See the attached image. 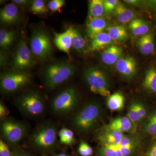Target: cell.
<instances>
[{
	"instance_id": "cell-35",
	"label": "cell",
	"mask_w": 156,
	"mask_h": 156,
	"mask_svg": "<svg viewBox=\"0 0 156 156\" xmlns=\"http://www.w3.org/2000/svg\"><path fill=\"white\" fill-rule=\"evenodd\" d=\"M65 1L64 0H53L50 1L48 4V8L53 12L60 10L64 6Z\"/></svg>"
},
{
	"instance_id": "cell-34",
	"label": "cell",
	"mask_w": 156,
	"mask_h": 156,
	"mask_svg": "<svg viewBox=\"0 0 156 156\" xmlns=\"http://www.w3.org/2000/svg\"><path fill=\"white\" fill-rule=\"evenodd\" d=\"M119 2L117 0H105L103 1L104 13L110 14L114 11L116 6Z\"/></svg>"
},
{
	"instance_id": "cell-42",
	"label": "cell",
	"mask_w": 156,
	"mask_h": 156,
	"mask_svg": "<svg viewBox=\"0 0 156 156\" xmlns=\"http://www.w3.org/2000/svg\"><path fill=\"white\" fill-rule=\"evenodd\" d=\"M12 156H30L28 154L24 153H16L12 154Z\"/></svg>"
},
{
	"instance_id": "cell-15",
	"label": "cell",
	"mask_w": 156,
	"mask_h": 156,
	"mask_svg": "<svg viewBox=\"0 0 156 156\" xmlns=\"http://www.w3.org/2000/svg\"><path fill=\"white\" fill-rule=\"evenodd\" d=\"M147 109L144 105L139 101H131L128 107L127 116L136 126L146 116Z\"/></svg>"
},
{
	"instance_id": "cell-33",
	"label": "cell",
	"mask_w": 156,
	"mask_h": 156,
	"mask_svg": "<svg viewBox=\"0 0 156 156\" xmlns=\"http://www.w3.org/2000/svg\"><path fill=\"white\" fill-rule=\"evenodd\" d=\"M78 152L82 156H91L93 154L92 147L84 140H81L79 147Z\"/></svg>"
},
{
	"instance_id": "cell-28",
	"label": "cell",
	"mask_w": 156,
	"mask_h": 156,
	"mask_svg": "<svg viewBox=\"0 0 156 156\" xmlns=\"http://www.w3.org/2000/svg\"><path fill=\"white\" fill-rule=\"evenodd\" d=\"M87 41L80 31L73 27L72 48L78 52H82L85 50Z\"/></svg>"
},
{
	"instance_id": "cell-16",
	"label": "cell",
	"mask_w": 156,
	"mask_h": 156,
	"mask_svg": "<svg viewBox=\"0 0 156 156\" xmlns=\"http://www.w3.org/2000/svg\"><path fill=\"white\" fill-rule=\"evenodd\" d=\"M107 126L113 130L122 133H134L136 131V126L127 116L119 117L112 120Z\"/></svg>"
},
{
	"instance_id": "cell-25",
	"label": "cell",
	"mask_w": 156,
	"mask_h": 156,
	"mask_svg": "<svg viewBox=\"0 0 156 156\" xmlns=\"http://www.w3.org/2000/svg\"><path fill=\"white\" fill-rule=\"evenodd\" d=\"M107 33L115 42L125 41L128 39L127 29L123 25L108 27L106 29Z\"/></svg>"
},
{
	"instance_id": "cell-30",
	"label": "cell",
	"mask_w": 156,
	"mask_h": 156,
	"mask_svg": "<svg viewBox=\"0 0 156 156\" xmlns=\"http://www.w3.org/2000/svg\"><path fill=\"white\" fill-rule=\"evenodd\" d=\"M59 141L62 144L71 145L75 142V137L73 132L68 128H63L58 132Z\"/></svg>"
},
{
	"instance_id": "cell-18",
	"label": "cell",
	"mask_w": 156,
	"mask_h": 156,
	"mask_svg": "<svg viewBox=\"0 0 156 156\" xmlns=\"http://www.w3.org/2000/svg\"><path fill=\"white\" fill-rule=\"evenodd\" d=\"M108 21L102 17L88 19L87 25V36L92 38L96 35L104 32L108 27Z\"/></svg>"
},
{
	"instance_id": "cell-17",
	"label": "cell",
	"mask_w": 156,
	"mask_h": 156,
	"mask_svg": "<svg viewBox=\"0 0 156 156\" xmlns=\"http://www.w3.org/2000/svg\"><path fill=\"white\" fill-rule=\"evenodd\" d=\"M123 49L118 45L112 44L103 50L101 53V58L105 64L112 65L116 63L122 57Z\"/></svg>"
},
{
	"instance_id": "cell-11",
	"label": "cell",
	"mask_w": 156,
	"mask_h": 156,
	"mask_svg": "<svg viewBox=\"0 0 156 156\" xmlns=\"http://www.w3.org/2000/svg\"><path fill=\"white\" fill-rule=\"evenodd\" d=\"M35 62L33 54L22 37L17 45L13 60V65L16 70L25 71L33 66Z\"/></svg>"
},
{
	"instance_id": "cell-9",
	"label": "cell",
	"mask_w": 156,
	"mask_h": 156,
	"mask_svg": "<svg viewBox=\"0 0 156 156\" xmlns=\"http://www.w3.org/2000/svg\"><path fill=\"white\" fill-rule=\"evenodd\" d=\"M30 80V75L25 71L15 70L4 73L0 78L1 89L6 93H13L27 86Z\"/></svg>"
},
{
	"instance_id": "cell-39",
	"label": "cell",
	"mask_w": 156,
	"mask_h": 156,
	"mask_svg": "<svg viewBox=\"0 0 156 156\" xmlns=\"http://www.w3.org/2000/svg\"><path fill=\"white\" fill-rule=\"evenodd\" d=\"M12 2L14 3L17 5H26L29 3V1L27 0H13L12 1Z\"/></svg>"
},
{
	"instance_id": "cell-19",
	"label": "cell",
	"mask_w": 156,
	"mask_h": 156,
	"mask_svg": "<svg viewBox=\"0 0 156 156\" xmlns=\"http://www.w3.org/2000/svg\"><path fill=\"white\" fill-rule=\"evenodd\" d=\"M115 43L107 33L103 32L91 38V43L87 49L88 52H93L105 49Z\"/></svg>"
},
{
	"instance_id": "cell-8",
	"label": "cell",
	"mask_w": 156,
	"mask_h": 156,
	"mask_svg": "<svg viewBox=\"0 0 156 156\" xmlns=\"http://www.w3.org/2000/svg\"><path fill=\"white\" fill-rule=\"evenodd\" d=\"M138 138L133 135H125L122 141L115 145L100 146V156H131L139 146Z\"/></svg>"
},
{
	"instance_id": "cell-38",
	"label": "cell",
	"mask_w": 156,
	"mask_h": 156,
	"mask_svg": "<svg viewBox=\"0 0 156 156\" xmlns=\"http://www.w3.org/2000/svg\"><path fill=\"white\" fill-rule=\"evenodd\" d=\"M144 156H156V140L151 146Z\"/></svg>"
},
{
	"instance_id": "cell-20",
	"label": "cell",
	"mask_w": 156,
	"mask_h": 156,
	"mask_svg": "<svg viewBox=\"0 0 156 156\" xmlns=\"http://www.w3.org/2000/svg\"><path fill=\"white\" fill-rule=\"evenodd\" d=\"M19 16L18 8L13 2L5 5L1 9L0 12L1 22L5 24H11L16 22Z\"/></svg>"
},
{
	"instance_id": "cell-26",
	"label": "cell",
	"mask_w": 156,
	"mask_h": 156,
	"mask_svg": "<svg viewBox=\"0 0 156 156\" xmlns=\"http://www.w3.org/2000/svg\"><path fill=\"white\" fill-rule=\"evenodd\" d=\"M125 101V97L122 93L115 92L108 97L107 106L111 111H120L124 108Z\"/></svg>"
},
{
	"instance_id": "cell-41",
	"label": "cell",
	"mask_w": 156,
	"mask_h": 156,
	"mask_svg": "<svg viewBox=\"0 0 156 156\" xmlns=\"http://www.w3.org/2000/svg\"><path fill=\"white\" fill-rule=\"evenodd\" d=\"M150 5L152 7V9H153L155 11H156V0L155 1H150Z\"/></svg>"
},
{
	"instance_id": "cell-29",
	"label": "cell",
	"mask_w": 156,
	"mask_h": 156,
	"mask_svg": "<svg viewBox=\"0 0 156 156\" xmlns=\"http://www.w3.org/2000/svg\"><path fill=\"white\" fill-rule=\"evenodd\" d=\"M16 38V33L5 29L0 30V46L4 49H8Z\"/></svg>"
},
{
	"instance_id": "cell-4",
	"label": "cell",
	"mask_w": 156,
	"mask_h": 156,
	"mask_svg": "<svg viewBox=\"0 0 156 156\" xmlns=\"http://www.w3.org/2000/svg\"><path fill=\"white\" fill-rule=\"evenodd\" d=\"M16 105L23 114L29 117L39 116L45 110L44 101L37 92L29 91L17 98Z\"/></svg>"
},
{
	"instance_id": "cell-22",
	"label": "cell",
	"mask_w": 156,
	"mask_h": 156,
	"mask_svg": "<svg viewBox=\"0 0 156 156\" xmlns=\"http://www.w3.org/2000/svg\"><path fill=\"white\" fill-rule=\"evenodd\" d=\"M113 12L115 19L118 22L123 24L131 22L135 17L134 11L122 3H118Z\"/></svg>"
},
{
	"instance_id": "cell-5",
	"label": "cell",
	"mask_w": 156,
	"mask_h": 156,
	"mask_svg": "<svg viewBox=\"0 0 156 156\" xmlns=\"http://www.w3.org/2000/svg\"><path fill=\"white\" fill-rule=\"evenodd\" d=\"M83 77L92 93L107 97L111 95L108 77L101 69L89 67L84 72Z\"/></svg>"
},
{
	"instance_id": "cell-37",
	"label": "cell",
	"mask_w": 156,
	"mask_h": 156,
	"mask_svg": "<svg viewBox=\"0 0 156 156\" xmlns=\"http://www.w3.org/2000/svg\"><path fill=\"white\" fill-rule=\"evenodd\" d=\"M9 114V109L7 107L4 105L2 102L1 101L0 103V118L1 120L5 119V118Z\"/></svg>"
},
{
	"instance_id": "cell-24",
	"label": "cell",
	"mask_w": 156,
	"mask_h": 156,
	"mask_svg": "<svg viewBox=\"0 0 156 156\" xmlns=\"http://www.w3.org/2000/svg\"><path fill=\"white\" fill-rule=\"evenodd\" d=\"M129 28L134 35L142 36L150 32V26L144 20L134 18L129 23Z\"/></svg>"
},
{
	"instance_id": "cell-3",
	"label": "cell",
	"mask_w": 156,
	"mask_h": 156,
	"mask_svg": "<svg viewBox=\"0 0 156 156\" xmlns=\"http://www.w3.org/2000/svg\"><path fill=\"white\" fill-rule=\"evenodd\" d=\"M58 132L53 124H45L36 129L30 138L31 144L41 150H49L55 147L57 142Z\"/></svg>"
},
{
	"instance_id": "cell-2",
	"label": "cell",
	"mask_w": 156,
	"mask_h": 156,
	"mask_svg": "<svg viewBox=\"0 0 156 156\" xmlns=\"http://www.w3.org/2000/svg\"><path fill=\"white\" fill-rule=\"evenodd\" d=\"M75 67L68 62H58L48 66L44 73L45 85L49 89H55L72 77Z\"/></svg>"
},
{
	"instance_id": "cell-10",
	"label": "cell",
	"mask_w": 156,
	"mask_h": 156,
	"mask_svg": "<svg viewBox=\"0 0 156 156\" xmlns=\"http://www.w3.org/2000/svg\"><path fill=\"white\" fill-rule=\"evenodd\" d=\"M30 46L34 56L39 59L48 58L52 53L51 40L47 33L42 30L34 32L31 38Z\"/></svg>"
},
{
	"instance_id": "cell-32",
	"label": "cell",
	"mask_w": 156,
	"mask_h": 156,
	"mask_svg": "<svg viewBox=\"0 0 156 156\" xmlns=\"http://www.w3.org/2000/svg\"><path fill=\"white\" fill-rule=\"evenodd\" d=\"M31 10L34 13L38 14H44L48 11V8L44 1L35 0L32 5Z\"/></svg>"
},
{
	"instance_id": "cell-36",
	"label": "cell",
	"mask_w": 156,
	"mask_h": 156,
	"mask_svg": "<svg viewBox=\"0 0 156 156\" xmlns=\"http://www.w3.org/2000/svg\"><path fill=\"white\" fill-rule=\"evenodd\" d=\"M11 151L5 141L0 140V156H12Z\"/></svg>"
},
{
	"instance_id": "cell-1",
	"label": "cell",
	"mask_w": 156,
	"mask_h": 156,
	"mask_svg": "<svg viewBox=\"0 0 156 156\" xmlns=\"http://www.w3.org/2000/svg\"><path fill=\"white\" fill-rule=\"evenodd\" d=\"M102 114L103 109L100 104L96 101H90L73 116L72 126L78 132L87 133L97 126Z\"/></svg>"
},
{
	"instance_id": "cell-43",
	"label": "cell",
	"mask_w": 156,
	"mask_h": 156,
	"mask_svg": "<svg viewBox=\"0 0 156 156\" xmlns=\"http://www.w3.org/2000/svg\"><path fill=\"white\" fill-rule=\"evenodd\" d=\"M53 156H69L68 155L66 154H65L63 153H60L58 154H56L55 155Z\"/></svg>"
},
{
	"instance_id": "cell-31",
	"label": "cell",
	"mask_w": 156,
	"mask_h": 156,
	"mask_svg": "<svg viewBox=\"0 0 156 156\" xmlns=\"http://www.w3.org/2000/svg\"><path fill=\"white\" fill-rule=\"evenodd\" d=\"M143 132L148 135L156 134V111L148 118L144 126Z\"/></svg>"
},
{
	"instance_id": "cell-40",
	"label": "cell",
	"mask_w": 156,
	"mask_h": 156,
	"mask_svg": "<svg viewBox=\"0 0 156 156\" xmlns=\"http://www.w3.org/2000/svg\"><path fill=\"white\" fill-rule=\"evenodd\" d=\"M125 2L134 6L138 5L140 3V1H136V0H127V1H125Z\"/></svg>"
},
{
	"instance_id": "cell-12",
	"label": "cell",
	"mask_w": 156,
	"mask_h": 156,
	"mask_svg": "<svg viewBox=\"0 0 156 156\" xmlns=\"http://www.w3.org/2000/svg\"><path fill=\"white\" fill-rule=\"evenodd\" d=\"M125 134L105 126L99 131L97 135L98 141L100 146L116 145L119 143Z\"/></svg>"
},
{
	"instance_id": "cell-27",
	"label": "cell",
	"mask_w": 156,
	"mask_h": 156,
	"mask_svg": "<svg viewBox=\"0 0 156 156\" xmlns=\"http://www.w3.org/2000/svg\"><path fill=\"white\" fill-rule=\"evenodd\" d=\"M104 13L103 1L92 0L89 2L88 19L101 17Z\"/></svg>"
},
{
	"instance_id": "cell-13",
	"label": "cell",
	"mask_w": 156,
	"mask_h": 156,
	"mask_svg": "<svg viewBox=\"0 0 156 156\" xmlns=\"http://www.w3.org/2000/svg\"><path fill=\"white\" fill-rule=\"evenodd\" d=\"M116 68L120 74L127 80L134 77L137 72L136 60L130 56L121 57L116 63Z\"/></svg>"
},
{
	"instance_id": "cell-7",
	"label": "cell",
	"mask_w": 156,
	"mask_h": 156,
	"mask_svg": "<svg viewBox=\"0 0 156 156\" xmlns=\"http://www.w3.org/2000/svg\"><path fill=\"white\" fill-rule=\"evenodd\" d=\"M1 134L7 144L15 146L19 144L25 137L27 132V128L25 124L12 119H6L1 124Z\"/></svg>"
},
{
	"instance_id": "cell-21",
	"label": "cell",
	"mask_w": 156,
	"mask_h": 156,
	"mask_svg": "<svg viewBox=\"0 0 156 156\" xmlns=\"http://www.w3.org/2000/svg\"><path fill=\"white\" fill-rule=\"evenodd\" d=\"M137 48L140 53L144 55H149L154 50V34L150 32L142 36L137 41Z\"/></svg>"
},
{
	"instance_id": "cell-6",
	"label": "cell",
	"mask_w": 156,
	"mask_h": 156,
	"mask_svg": "<svg viewBox=\"0 0 156 156\" xmlns=\"http://www.w3.org/2000/svg\"><path fill=\"white\" fill-rule=\"evenodd\" d=\"M78 101L76 89L68 87L59 92L53 98L51 102V110L56 115L68 114L75 108Z\"/></svg>"
},
{
	"instance_id": "cell-14",
	"label": "cell",
	"mask_w": 156,
	"mask_h": 156,
	"mask_svg": "<svg viewBox=\"0 0 156 156\" xmlns=\"http://www.w3.org/2000/svg\"><path fill=\"white\" fill-rule=\"evenodd\" d=\"M73 27L70 26L64 32L55 33L54 42L55 45L60 51L67 54L71 58L70 50L72 48Z\"/></svg>"
},
{
	"instance_id": "cell-23",
	"label": "cell",
	"mask_w": 156,
	"mask_h": 156,
	"mask_svg": "<svg viewBox=\"0 0 156 156\" xmlns=\"http://www.w3.org/2000/svg\"><path fill=\"white\" fill-rule=\"evenodd\" d=\"M144 89L154 94H156V67L151 66L146 71L142 82Z\"/></svg>"
}]
</instances>
